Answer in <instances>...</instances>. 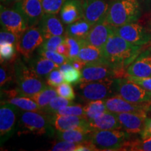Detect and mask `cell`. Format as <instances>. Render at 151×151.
<instances>
[{
	"mask_svg": "<svg viewBox=\"0 0 151 151\" xmlns=\"http://www.w3.org/2000/svg\"><path fill=\"white\" fill-rule=\"evenodd\" d=\"M1 2L4 4H6V0H1Z\"/></svg>",
	"mask_w": 151,
	"mask_h": 151,
	"instance_id": "cell-51",
	"label": "cell"
},
{
	"mask_svg": "<svg viewBox=\"0 0 151 151\" xmlns=\"http://www.w3.org/2000/svg\"><path fill=\"white\" fill-rule=\"evenodd\" d=\"M89 126L91 129L94 130H111V129H122V127L116 113L106 111L102 113L97 118L88 120Z\"/></svg>",
	"mask_w": 151,
	"mask_h": 151,
	"instance_id": "cell-21",
	"label": "cell"
},
{
	"mask_svg": "<svg viewBox=\"0 0 151 151\" xmlns=\"http://www.w3.org/2000/svg\"><path fill=\"white\" fill-rule=\"evenodd\" d=\"M15 81L21 96H29L41 92L47 87L46 83L20 58L15 61Z\"/></svg>",
	"mask_w": 151,
	"mask_h": 151,
	"instance_id": "cell-4",
	"label": "cell"
},
{
	"mask_svg": "<svg viewBox=\"0 0 151 151\" xmlns=\"http://www.w3.org/2000/svg\"><path fill=\"white\" fill-rule=\"evenodd\" d=\"M141 139L145 140L151 138V118H147L141 134Z\"/></svg>",
	"mask_w": 151,
	"mask_h": 151,
	"instance_id": "cell-44",
	"label": "cell"
},
{
	"mask_svg": "<svg viewBox=\"0 0 151 151\" xmlns=\"http://www.w3.org/2000/svg\"><path fill=\"white\" fill-rule=\"evenodd\" d=\"M125 78L134 81L136 83L139 84L143 88H144L145 90L151 92V77H135L132 76H127Z\"/></svg>",
	"mask_w": 151,
	"mask_h": 151,
	"instance_id": "cell-42",
	"label": "cell"
},
{
	"mask_svg": "<svg viewBox=\"0 0 151 151\" xmlns=\"http://www.w3.org/2000/svg\"><path fill=\"white\" fill-rule=\"evenodd\" d=\"M57 96H58V92L56 91V89H55V88H52V87L47 86L41 92L34 95L29 96L28 97L34 100L43 111V109L46 108L49 104L50 101Z\"/></svg>",
	"mask_w": 151,
	"mask_h": 151,
	"instance_id": "cell-28",
	"label": "cell"
},
{
	"mask_svg": "<svg viewBox=\"0 0 151 151\" xmlns=\"http://www.w3.org/2000/svg\"><path fill=\"white\" fill-rule=\"evenodd\" d=\"M60 16L66 25L83 18V0H66L60 11Z\"/></svg>",
	"mask_w": 151,
	"mask_h": 151,
	"instance_id": "cell-20",
	"label": "cell"
},
{
	"mask_svg": "<svg viewBox=\"0 0 151 151\" xmlns=\"http://www.w3.org/2000/svg\"><path fill=\"white\" fill-rule=\"evenodd\" d=\"M127 74L135 77H151V52L148 48L141 51L127 68Z\"/></svg>",
	"mask_w": 151,
	"mask_h": 151,
	"instance_id": "cell-17",
	"label": "cell"
},
{
	"mask_svg": "<svg viewBox=\"0 0 151 151\" xmlns=\"http://www.w3.org/2000/svg\"><path fill=\"white\" fill-rule=\"evenodd\" d=\"M19 1H20V0H6V4H10V3L16 4Z\"/></svg>",
	"mask_w": 151,
	"mask_h": 151,
	"instance_id": "cell-48",
	"label": "cell"
},
{
	"mask_svg": "<svg viewBox=\"0 0 151 151\" xmlns=\"http://www.w3.org/2000/svg\"><path fill=\"white\" fill-rule=\"evenodd\" d=\"M84 41L85 39L80 40V39H75V38L66 36L65 41L67 43L68 48H69L67 58L69 60V61L72 62L76 59Z\"/></svg>",
	"mask_w": 151,
	"mask_h": 151,
	"instance_id": "cell-32",
	"label": "cell"
},
{
	"mask_svg": "<svg viewBox=\"0 0 151 151\" xmlns=\"http://www.w3.org/2000/svg\"><path fill=\"white\" fill-rule=\"evenodd\" d=\"M141 16L139 0H113L105 22L113 27H119L138 21Z\"/></svg>",
	"mask_w": 151,
	"mask_h": 151,
	"instance_id": "cell-3",
	"label": "cell"
},
{
	"mask_svg": "<svg viewBox=\"0 0 151 151\" xmlns=\"http://www.w3.org/2000/svg\"><path fill=\"white\" fill-rule=\"evenodd\" d=\"M143 1H144V2L146 3L147 5H149L151 4V0H143Z\"/></svg>",
	"mask_w": 151,
	"mask_h": 151,
	"instance_id": "cell-49",
	"label": "cell"
},
{
	"mask_svg": "<svg viewBox=\"0 0 151 151\" xmlns=\"http://www.w3.org/2000/svg\"><path fill=\"white\" fill-rule=\"evenodd\" d=\"M64 81H65V79H64L63 75L58 68V69L52 70L47 76L46 83L48 86L57 88L60 84H62Z\"/></svg>",
	"mask_w": 151,
	"mask_h": 151,
	"instance_id": "cell-39",
	"label": "cell"
},
{
	"mask_svg": "<svg viewBox=\"0 0 151 151\" xmlns=\"http://www.w3.org/2000/svg\"><path fill=\"white\" fill-rule=\"evenodd\" d=\"M1 103H9L14 105L21 111H43L39 106L31 98L26 96L19 95L18 97L10 98L6 101H1Z\"/></svg>",
	"mask_w": 151,
	"mask_h": 151,
	"instance_id": "cell-26",
	"label": "cell"
},
{
	"mask_svg": "<svg viewBox=\"0 0 151 151\" xmlns=\"http://www.w3.org/2000/svg\"><path fill=\"white\" fill-rule=\"evenodd\" d=\"M114 33L124 40L137 46H144L151 41V35L141 22H134L119 27H113Z\"/></svg>",
	"mask_w": 151,
	"mask_h": 151,
	"instance_id": "cell-8",
	"label": "cell"
},
{
	"mask_svg": "<svg viewBox=\"0 0 151 151\" xmlns=\"http://www.w3.org/2000/svg\"><path fill=\"white\" fill-rule=\"evenodd\" d=\"M56 51L58 52V53L63 55L67 57L68 52H69V48H68V45L67 43H66L65 40V41H63V42L60 43L59 46H58Z\"/></svg>",
	"mask_w": 151,
	"mask_h": 151,
	"instance_id": "cell-45",
	"label": "cell"
},
{
	"mask_svg": "<svg viewBox=\"0 0 151 151\" xmlns=\"http://www.w3.org/2000/svg\"><path fill=\"white\" fill-rule=\"evenodd\" d=\"M112 32V26L104 21L92 26L85 40L86 43L102 49Z\"/></svg>",
	"mask_w": 151,
	"mask_h": 151,
	"instance_id": "cell-19",
	"label": "cell"
},
{
	"mask_svg": "<svg viewBox=\"0 0 151 151\" xmlns=\"http://www.w3.org/2000/svg\"><path fill=\"white\" fill-rule=\"evenodd\" d=\"M38 25L44 39L53 36H66L63 22L56 14H44Z\"/></svg>",
	"mask_w": 151,
	"mask_h": 151,
	"instance_id": "cell-18",
	"label": "cell"
},
{
	"mask_svg": "<svg viewBox=\"0 0 151 151\" xmlns=\"http://www.w3.org/2000/svg\"><path fill=\"white\" fill-rule=\"evenodd\" d=\"M121 150L151 151V138L148 139H132L126 141Z\"/></svg>",
	"mask_w": 151,
	"mask_h": 151,
	"instance_id": "cell-31",
	"label": "cell"
},
{
	"mask_svg": "<svg viewBox=\"0 0 151 151\" xmlns=\"http://www.w3.org/2000/svg\"><path fill=\"white\" fill-rule=\"evenodd\" d=\"M14 8L23 16L29 27L39 24L44 15L41 0H20Z\"/></svg>",
	"mask_w": 151,
	"mask_h": 151,
	"instance_id": "cell-13",
	"label": "cell"
},
{
	"mask_svg": "<svg viewBox=\"0 0 151 151\" xmlns=\"http://www.w3.org/2000/svg\"><path fill=\"white\" fill-rule=\"evenodd\" d=\"M122 129L130 134H141L147 117V112H128L116 113Z\"/></svg>",
	"mask_w": 151,
	"mask_h": 151,
	"instance_id": "cell-14",
	"label": "cell"
},
{
	"mask_svg": "<svg viewBox=\"0 0 151 151\" xmlns=\"http://www.w3.org/2000/svg\"><path fill=\"white\" fill-rule=\"evenodd\" d=\"M71 64H72L73 67H74L75 69H78V70H81V71L86 63L81 62V61H80V60H73V61L71 62Z\"/></svg>",
	"mask_w": 151,
	"mask_h": 151,
	"instance_id": "cell-47",
	"label": "cell"
},
{
	"mask_svg": "<svg viewBox=\"0 0 151 151\" xmlns=\"http://www.w3.org/2000/svg\"><path fill=\"white\" fill-rule=\"evenodd\" d=\"M150 111H151V105H150Z\"/></svg>",
	"mask_w": 151,
	"mask_h": 151,
	"instance_id": "cell-52",
	"label": "cell"
},
{
	"mask_svg": "<svg viewBox=\"0 0 151 151\" xmlns=\"http://www.w3.org/2000/svg\"><path fill=\"white\" fill-rule=\"evenodd\" d=\"M17 47L16 44L4 43L0 44L1 63L5 62H14L16 60Z\"/></svg>",
	"mask_w": 151,
	"mask_h": 151,
	"instance_id": "cell-34",
	"label": "cell"
},
{
	"mask_svg": "<svg viewBox=\"0 0 151 151\" xmlns=\"http://www.w3.org/2000/svg\"><path fill=\"white\" fill-rule=\"evenodd\" d=\"M72 100H69L62 97H55L53 98L49 104L47 106L46 108L43 109V112L48 113V114H55L57 111L60 110L62 107L66 106L68 105L73 104Z\"/></svg>",
	"mask_w": 151,
	"mask_h": 151,
	"instance_id": "cell-33",
	"label": "cell"
},
{
	"mask_svg": "<svg viewBox=\"0 0 151 151\" xmlns=\"http://www.w3.org/2000/svg\"><path fill=\"white\" fill-rule=\"evenodd\" d=\"M17 41L18 39L14 34L1 28V32H0V44L12 43V44L16 45Z\"/></svg>",
	"mask_w": 151,
	"mask_h": 151,
	"instance_id": "cell-43",
	"label": "cell"
},
{
	"mask_svg": "<svg viewBox=\"0 0 151 151\" xmlns=\"http://www.w3.org/2000/svg\"><path fill=\"white\" fill-rule=\"evenodd\" d=\"M50 115L51 122L56 131L63 132L78 128H90L88 120L85 116H66L59 114Z\"/></svg>",
	"mask_w": 151,
	"mask_h": 151,
	"instance_id": "cell-16",
	"label": "cell"
},
{
	"mask_svg": "<svg viewBox=\"0 0 151 151\" xmlns=\"http://www.w3.org/2000/svg\"><path fill=\"white\" fill-rule=\"evenodd\" d=\"M147 45H148V49L150 50V52H151V41L149 43H148Z\"/></svg>",
	"mask_w": 151,
	"mask_h": 151,
	"instance_id": "cell-50",
	"label": "cell"
},
{
	"mask_svg": "<svg viewBox=\"0 0 151 151\" xmlns=\"http://www.w3.org/2000/svg\"><path fill=\"white\" fill-rule=\"evenodd\" d=\"M93 132L91 128H78L66 131H56V139L59 141H66L72 143H83L90 140Z\"/></svg>",
	"mask_w": 151,
	"mask_h": 151,
	"instance_id": "cell-22",
	"label": "cell"
},
{
	"mask_svg": "<svg viewBox=\"0 0 151 151\" xmlns=\"http://www.w3.org/2000/svg\"><path fill=\"white\" fill-rule=\"evenodd\" d=\"M60 70L63 75L65 82L73 85H77L82 81V73L81 70L75 69L71 62H65L60 66Z\"/></svg>",
	"mask_w": 151,
	"mask_h": 151,
	"instance_id": "cell-27",
	"label": "cell"
},
{
	"mask_svg": "<svg viewBox=\"0 0 151 151\" xmlns=\"http://www.w3.org/2000/svg\"><path fill=\"white\" fill-rule=\"evenodd\" d=\"M44 40L38 24L29 27L17 41V51L24 60H29L34 51L42 45Z\"/></svg>",
	"mask_w": 151,
	"mask_h": 151,
	"instance_id": "cell-10",
	"label": "cell"
},
{
	"mask_svg": "<svg viewBox=\"0 0 151 151\" xmlns=\"http://www.w3.org/2000/svg\"><path fill=\"white\" fill-rule=\"evenodd\" d=\"M81 73L82 81L86 82L114 79L118 77L117 71L106 62L86 63L81 70Z\"/></svg>",
	"mask_w": 151,
	"mask_h": 151,
	"instance_id": "cell-12",
	"label": "cell"
},
{
	"mask_svg": "<svg viewBox=\"0 0 151 151\" xmlns=\"http://www.w3.org/2000/svg\"><path fill=\"white\" fill-rule=\"evenodd\" d=\"M28 66L41 78L46 77L52 70L60 68V66L55 62L39 55L34 58H30Z\"/></svg>",
	"mask_w": 151,
	"mask_h": 151,
	"instance_id": "cell-23",
	"label": "cell"
},
{
	"mask_svg": "<svg viewBox=\"0 0 151 151\" xmlns=\"http://www.w3.org/2000/svg\"><path fill=\"white\" fill-rule=\"evenodd\" d=\"M66 36H53L45 39L42 45L39 48L48 50H53L56 51L57 48L60 43L65 41Z\"/></svg>",
	"mask_w": 151,
	"mask_h": 151,
	"instance_id": "cell-38",
	"label": "cell"
},
{
	"mask_svg": "<svg viewBox=\"0 0 151 151\" xmlns=\"http://www.w3.org/2000/svg\"><path fill=\"white\" fill-rule=\"evenodd\" d=\"M114 79L88 82L82 81L77 86V91L82 99L86 101L106 99L114 95Z\"/></svg>",
	"mask_w": 151,
	"mask_h": 151,
	"instance_id": "cell-7",
	"label": "cell"
},
{
	"mask_svg": "<svg viewBox=\"0 0 151 151\" xmlns=\"http://www.w3.org/2000/svg\"><path fill=\"white\" fill-rule=\"evenodd\" d=\"M55 114L66 115V116H85L84 106L80 104L68 105L66 106L62 107L60 110L57 111Z\"/></svg>",
	"mask_w": 151,
	"mask_h": 151,
	"instance_id": "cell-37",
	"label": "cell"
},
{
	"mask_svg": "<svg viewBox=\"0 0 151 151\" xmlns=\"http://www.w3.org/2000/svg\"><path fill=\"white\" fill-rule=\"evenodd\" d=\"M85 116L88 120L97 118L102 113L108 111L106 106L105 99L90 101L84 106Z\"/></svg>",
	"mask_w": 151,
	"mask_h": 151,
	"instance_id": "cell-29",
	"label": "cell"
},
{
	"mask_svg": "<svg viewBox=\"0 0 151 151\" xmlns=\"http://www.w3.org/2000/svg\"><path fill=\"white\" fill-rule=\"evenodd\" d=\"M130 137V134L122 129L94 130L90 136V141L98 150H121Z\"/></svg>",
	"mask_w": 151,
	"mask_h": 151,
	"instance_id": "cell-5",
	"label": "cell"
},
{
	"mask_svg": "<svg viewBox=\"0 0 151 151\" xmlns=\"http://www.w3.org/2000/svg\"><path fill=\"white\" fill-rule=\"evenodd\" d=\"M0 21L1 28L14 34L18 40L29 27L26 20L18 11L14 8L7 9L2 4L0 9Z\"/></svg>",
	"mask_w": 151,
	"mask_h": 151,
	"instance_id": "cell-11",
	"label": "cell"
},
{
	"mask_svg": "<svg viewBox=\"0 0 151 151\" xmlns=\"http://www.w3.org/2000/svg\"><path fill=\"white\" fill-rule=\"evenodd\" d=\"M18 110L9 103H1L0 107V144L8 141L18 127Z\"/></svg>",
	"mask_w": 151,
	"mask_h": 151,
	"instance_id": "cell-9",
	"label": "cell"
},
{
	"mask_svg": "<svg viewBox=\"0 0 151 151\" xmlns=\"http://www.w3.org/2000/svg\"><path fill=\"white\" fill-rule=\"evenodd\" d=\"M0 68V85L1 89L15 79V61L1 63Z\"/></svg>",
	"mask_w": 151,
	"mask_h": 151,
	"instance_id": "cell-30",
	"label": "cell"
},
{
	"mask_svg": "<svg viewBox=\"0 0 151 151\" xmlns=\"http://www.w3.org/2000/svg\"><path fill=\"white\" fill-rule=\"evenodd\" d=\"M141 22L146 27V29L151 35V11L144 16L143 20Z\"/></svg>",
	"mask_w": 151,
	"mask_h": 151,
	"instance_id": "cell-46",
	"label": "cell"
},
{
	"mask_svg": "<svg viewBox=\"0 0 151 151\" xmlns=\"http://www.w3.org/2000/svg\"><path fill=\"white\" fill-rule=\"evenodd\" d=\"M114 94L134 104L151 102V92L127 78H117L113 81Z\"/></svg>",
	"mask_w": 151,
	"mask_h": 151,
	"instance_id": "cell-6",
	"label": "cell"
},
{
	"mask_svg": "<svg viewBox=\"0 0 151 151\" xmlns=\"http://www.w3.org/2000/svg\"><path fill=\"white\" fill-rule=\"evenodd\" d=\"M76 60H80L85 63L105 62L104 60L102 50L86 43V40L83 43L80 52Z\"/></svg>",
	"mask_w": 151,
	"mask_h": 151,
	"instance_id": "cell-24",
	"label": "cell"
},
{
	"mask_svg": "<svg viewBox=\"0 0 151 151\" xmlns=\"http://www.w3.org/2000/svg\"><path fill=\"white\" fill-rule=\"evenodd\" d=\"M55 129L51 122V115L43 111L20 112L17 127L18 135L32 134L52 137L55 134Z\"/></svg>",
	"mask_w": 151,
	"mask_h": 151,
	"instance_id": "cell-2",
	"label": "cell"
},
{
	"mask_svg": "<svg viewBox=\"0 0 151 151\" xmlns=\"http://www.w3.org/2000/svg\"><path fill=\"white\" fill-rule=\"evenodd\" d=\"M101 50L104 61L117 71V78H125L127 68L141 53L142 47L128 42L113 30Z\"/></svg>",
	"mask_w": 151,
	"mask_h": 151,
	"instance_id": "cell-1",
	"label": "cell"
},
{
	"mask_svg": "<svg viewBox=\"0 0 151 151\" xmlns=\"http://www.w3.org/2000/svg\"><path fill=\"white\" fill-rule=\"evenodd\" d=\"M66 0H41L44 14H58Z\"/></svg>",
	"mask_w": 151,
	"mask_h": 151,
	"instance_id": "cell-36",
	"label": "cell"
},
{
	"mask_svg": "<svg viewBox=\"0 0 151 151\" xmlns=\"http://www.w3.org/2000/svg\"><path fill=\"white\" fill-rule=\"evenodd\" d=\"M92 25L84 18H81L75 22L68 24L65 30L67 37L75 38L77 39H86Z\"/></svg>",
	"mask_w": 151,
	"mask_h": 151,
	"instance_id": "cell-25",
	"label": "cell"
},
{
	"mask_svg": "<svg viewBox=\"0 0 151 151\" xmlns=\"http://www.w3.org/2000/svg\"><path fill=\"white\" fill-rule=\"evenodd\" d=\"M82 143H72L66 141L56 142L50 149L52 151H77Z\"/></svg>",
	"mask_w": 151,
	"mask_h": 151,
	"instance_id": "cell-41",
	"label": "cell"
},
{
	"mask_svg": "<svg viewBox=\"0 0 151 151\" xmlns=\"http://www.w3.org/2000/svg\"><path fill=\"white\" fill-rule=\"evenodd\" d=\"M56 91L60 97L69 100H73L76 98V94L71 83L65 82L62 83L56 88Z\"/></svg>",
	"mask_w": 151,
	"mask_h": 151,
	"instance_id": "cell-40",
	"label": "cell"
},
{
	"mask_svg": "<svg viewBox=\"0 0 151 151\" xmlns=\"http://www.w3.org/2000/svg\"><path fill=\"white\" fill-rule=\"evenodd\" d=\"M38 54H39V55L44 57V58H47V59L51 60V61L55 62L56 65L59 66L63 65L65 62L69 61V60L68 59L67 57L58 53L57 51H53V50H44V49L43 48H39Z\"/></svg>",
	"mask_w": 151,
	"mask_h": 151,
	"instance_id": "cell-35",
	"label": "cell"
},
{
	"mask_svg": "<svg viewBox=\"0 0 151 151\" xmlns=\"http://www.w3.org/2000/svg\"><path fill=\"white\" fill-rule=\"evenodd\" d=\"M107 110L113 113H128V112H143L150 111V103L134 104L126 101L120 96L114 95L105 99Z\"/></svg>",
	"mask_w": 151,
	"mask_h": 151,
	"instance_id": "cell-15",
	"label": "cell"
}]
</instances>
